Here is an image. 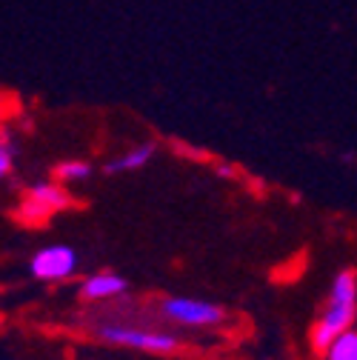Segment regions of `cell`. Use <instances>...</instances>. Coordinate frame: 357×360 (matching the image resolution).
<instances>
[{"label":"cell","instance_id":"cell-8","mask_svg":"<svg viewBox=\"0 0 357 360\" xmlns=\"http://www.w3.org/2000/svg\"><path fill=\"white\" fill-rule=\"evenodd\" d=\"M29 195L32 198H37L40 203H46L52 212H60V209H66L72 200H69V195L58 186V184H37V186H32L29 189Z\"/></svg>","mask_w":357,"mask_h":360},{"label":"cell","instance_id":"cell-3","mask_svg":"<svg viewBox=\"0 0 357 360\" xmlns=\"http://www.w3.org/2000/svg\"><path fill=\"white\" fill-rule=\"evenodd\" d=\"M160 311L169 321H177L183 326H217L226 321V311L217 303L192 300V297H166L160 300Z\"/></svg>","mask_w":357,"mask_h":360},{"label":"cell","instance_id":"cell-11","mask_svg":"<svg viewBox=\"0 0 357 360\" xmlns=\"http://www.w3.org/2000/svg\"><path fill=\"white\" fill-rule=\"evenodd\" d=\"M12 172V143H9V134L4 131L0 138V174H9Z\"/></svg>","mask_w":357,"mask_h":360},{"label":"cell","instance_id":"cell-7","mask_svg":"<svg viewBox=\"0 0 357 360\" xmlns=\"http://www.w3.org/2000/svg\"><path fill=\"white\" fill-rule=\"evenodd\" d=\"M52 214H55V212H52L46 203H40V200L32 198L29 192H26L20 209H18V220L23 223V226H40V223H43V220H49Z\"/></svg>","mask_w":357,"mask_h":360},{"label":"cell","instance_id":"cell-6","mask_svg":"<svg viewBox=\"0 0 357 360\" xmlns=\"http://www.w3.org/2000/svg\"><path fill=\"white\" fill-rule=\"evenodd\" d=\"M152 155H155V146H138V149H131V152H126V155H120V158H115V160H109L103 169H106V174H117V172H135V169H143L149 160H152Z\"/></svg>","mask_w":357,"mask_h":360},{"label":"cell","instance_id":"cell-2","mask_svg":"<svg viewBox=\"0 0 357 360\" xmlns=\"http://www.w3.org/2000/svg\"><path fill=\"white\" fill-rule=\"evenodd\" d=\"M98 338L115 346H129L141 352H155V354H171L181 349V340L163 335V332H146V329H131V326H100Z\"/></svg>","mask_w":357,"mask_h":360},{"label":"cell","instance_id":"cell-10","mask_svg":"<svg viewBox=\"0 0 357 360\" xmlns=\"http://www.w3.org/2000/svg\"><path fill=\"white\" fill-rule=\"evenodd\" d=\"M55 174L60 180H86L89 174H92V166L83 163V160H66V163H60L55 169Z\"/></svg>","mask_w":357,"mask_h":360},{"label":"cell","instance_id":"cell-1","mask_svg":"<svg viewBox=\"0 0 357 360\" xmlns=\"http://www.w3.org/2000/svg\"><path fill=\"white\" fill-rule=\"evenodd\" d=\"M354 311H357V275L351 269L340 272L332 283V297H329V306L323 311V318L315 323L311 329V346L315 352H329V346L343 335L349 332L351 321H354Z\"/></svg>","mask_w":357,"mask_h":360},{"label":"cell","instance_id":"cell-12","mask_svg":"<svg viewBox=\"0 0 357 360\" xmlns=\"http://www.w3.org/2000/svg\"><path fill=\"white\" fill-rule=\"evenodd\" d=\"M217 174H220V177H235V174H238V169H235V166H229V163H220V166H217Z\"/></svg>","mask_w":357,"mask_h":360},{"label":"cell","instance_id":"cell-9","mask_svg":"<svg viewBox=\"0 0 357 360\" xmlns=\"http://www.w3.org/2000/svg\"><path fill=\"white\" fill-rule=\"evenodd\" d=\"M326 360H357V332H343L329 346Z\"/></svg>","mask_w":357,"mask_h":360},{"label":"cell","instance_id":"cell-5","mask_svg":"<svg viewBox=\"0 0 357 360\" xmlns=\"http://www.w3.org/2000/svg\"><path fill=\"white\" fill-rule=\"evenodd\" d=\"M120 292H126V281L120 275H112V272L92 275L89 281H83V286H80V295L86 300H106V297H115Z\"/></svg>","mask_w":357,"mask_h":360},{"label":"cell","instance_id":"cell-4","mask_svg":"<svg viewBox=\"0 0 357 360\" xmlns=\"http://www.w3.org/2000/svg\"><path fill=\"white\" fill-rule=\"evenodd\" d=\"M74 269H77V255L63 243L40 249L32 257V275L40 281H63L74 272Z\"/></svg>","mask_w":357,"mask_h":360}]
</instances>
